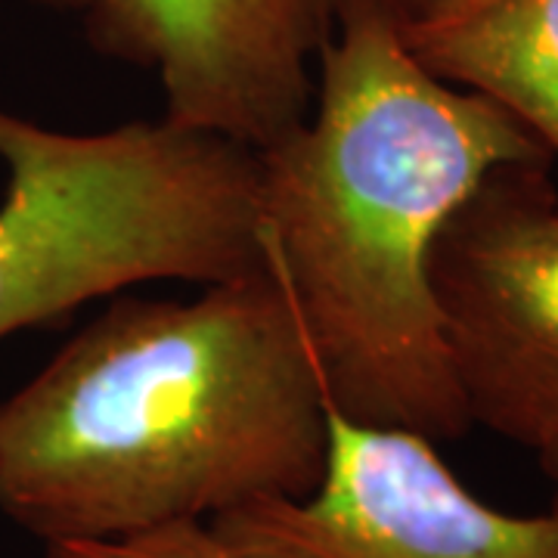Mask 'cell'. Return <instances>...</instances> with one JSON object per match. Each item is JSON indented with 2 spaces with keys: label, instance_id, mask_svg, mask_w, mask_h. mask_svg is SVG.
<instances>
[{
  "label": "cell",
  "instance_id": "6da1fadb",
  "mask_svg": "<svg viewBox=\"0 0 558 558\" xmlns=\"http://www.w3.org/2000/svg\"><path fill=\"white\" fill-rule=\"evenodd\" d=\"M329 398L277 260L199 299H119L0 403V512L50 543L317 490Z\"/></svg>",
  "mask_w": 558,
  "mask_h": 558
},
{
  "label": "cell",
  "instance_id": "7a4b0ae2",
  "mask_svg": "<svg viewBox=\"0 0 558 558\" xmlns=\"http://www.w3.org/2000/svg\"><path fill=\"white\" fill-rule=\"evenodd\" d=\"M553 161L519 119L416 60L369 0H339L311 116L258 149L260 242L341 416L428 440L472 428L432 248L502 165Z\"/></svg>",
  "mask_w": 558,
  "mask_h": 558
},
{
  "label": "cell",
  "instance_id": "3957f363",
  "mask_svg": "<svg viewBox=\"0 0 558 558\" xmlns=\"http://www.w3.org/2000/svg\"><path fill=\"white\" fill-rule=\"evenodd\" d=\"M0 339L153 279L264 264L258 153L159 121L69 134L0 106Z\"/></svg>",
  "mask_w": 558,
  "mask_h": 558
},
{
  "label": "cell",
  "instance_id": "277c9868",
  "mask_svg": "<svg viewBox=\"0 0 558 558\" xmlns=\"http://www.w3.org/2000/svg\"><path fill=\"white\" fill-rule=\"evenodd\" d=\"M432 292L472 425L558 438V186L553 161L490 171L432 248Z\"/></svg>",
  "mask_w": 558,
  "mask_h": 558
},
{
  "label": "cell",
  "instance_id": "5b68a950",
  "mask_svg": "<svg viewBox=\"0 0 558 558\" xmlns=\"http://www.w3.org/2000/svg\"><path fill=\"white\" fill-rule=\"evenodd\" d=\"M248 558H558V502L512 515L478 499L435 440L363 425L329 403L317 490L208 521Z\"/></svg>",
  "mask_w": 558,
  "mask_h": 558
},
{
  "label": "cell",
  "instance_id": "8992f818",
  "mask_svg": "<svg viewBox=\"0 0 558 558\" xmlns=\"http://www.w3.org/2000/svg\"><path fill=\"white\" fill-rule=\"evenodd\" d=\"M94 50L156 75L171 124L267 149L304 124L339 0H84Z\"/></svg>",
  "mask_w": 558,
  "mask_h": 558
},
{
  "label": "cell",
  "instance_id": "52a82bcc",
  "mask_svg": "<svg viewBox=\"0 0 558 558\" xmlns=\"http://www.w3.org/2000/svg\"><path fill=\"white\" fill-rule=\"evenodd\" d=\"M400 35L438 78L519 119L558 165V0H453Z\"/></svg>",
  "mask_w": 558,
  "mask_h": 558
},
{
  "label": "cell",
  "instance_id": "ba28073f",
  "mask_svg": "<svg viewBox=\"0 0 558 558\" xmlns=\"http://www.w3.org/2000/svg\"><path fill=\"white\" fill-rule=\"evenodd\" d=\"M44 558H248L205 521H178L119 539L50 543Z\"/></svg>",
  "mask_w": 558,
  "mask_h": 558
},
{
  "label": "cell",
  "instance_id": "9c48e42d",
  "mask_svg": "<svg viewBox=\"0 0 558 558\" xmlns=\"http://www.w3.org/2000/svg\"><path fill=\"white\" fill-rule=\"evenodd\" d=\"M369 3H376L385 16H391V20L398 22L400 28H407V25H416V22L440 13L453 0H369Z\"/></svg>",
  "mask_w": 558,
  "mask_h": 558
},
{
  "label": "cell",
  "instance_id": "30bf717a",
  "mask_svg": "<svg viewBox=\"0 0 558 558\" xmlns=\"http://www.w3.org/2000/svg\"><path fill=\"white\" fill-rule=\"evenodd\" d=\"M537 459H539V469L546 472V478L553 481V487H556V502H558V438L549 440L543 450H537Z\"/></svg>",
  "mask_w": 558,
  "mask_h": 558
},
{
  "label": "cell",
  "instance_id": "8fae6325",
  "mask_svg": "<svg viewBox=\"0 0 558 558\" xmlns=\"http://www.w3.org/2000/svg\"><path fill=\"white\" fill-rule=\"evenodd\" d=\"M28 3L44 7V10H53V13H75V16H78L84 0H28Z\"/></svg>",
  "mask_w": 558,
  "mask_h": 558
}]
</instances>
